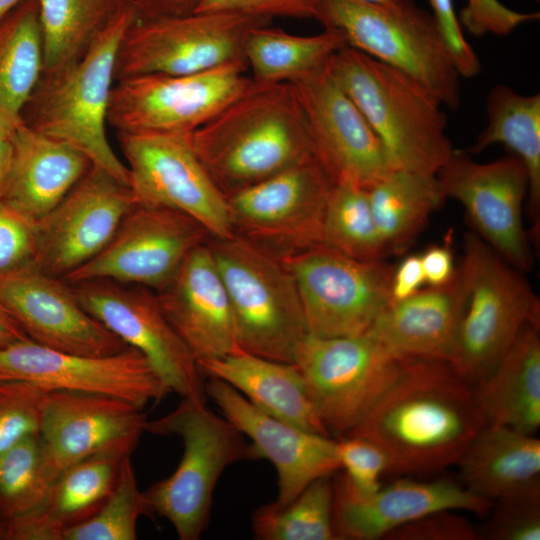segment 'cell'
<instances>
[{
	"instance_id": "15",
	"label": "cell",
	"mask_w": 540,
	"mask_h": 540,
	"mask_svg": "<svg viewBox=\"0 0 540 540\" xmlns=\"http://www.w3.org/2000/svg\"><path fill=\"white\" fill-rule=\"evenodd\" d=\"M436 176L445 197L463 206L472 231L519 271L532 268L531 239L523 224L529 178L517 156L480 163L454 149Z\"/></svg>"
},
{
	"instance_id": "50",
	"label": "cell",
	"mask_w": 540,
	"mask_h": 540,
	"mask_svg": "<svg viewBox=\"0 0 540 540\" xmlns=\"http://www.w3.org/2000/svg\"><path fill=\"white\" fill-rule=\"evenodd\" d=\"M425 284L420 254L407 255L394 267L391 280V299L400 301L408 298Z\"/></svg>"
},
{
	"instance_id": "56",
	"label": "cell",
	"mask_w": 540,
	"mask_h": 540,
	"mask_svg": "<svg viewBox=\"0 0 540 540\" xmlns=\"http://www.w3.org/2000/svg\"><path fill=\"white\" fill-rule=\"evenodd\" d=\"M5 537V522L0 520V540H4Z\"/></svg>"
},
{
	"instance_id": "24",
	"label": "cell",
	"mask_w": 540,
	"mask_h": 540,
	"mask_svg": "<svg viewBox=\"0 0 540 540\" xmlns=\"http://www.w3.org/2000/svg\"><path fill=\"white\" fill-rule=\"evenodd\" d=\"M492 503L449 479L400 476L371 493H360L340 474L334 478L332 524L337 540H378L433 512L469 511L483 516Z\"/></svg>"
},
{
	"instance_id": "41",
	"label": "cell",
	"mask_w": 540,
	"mask_h": 540,
	"mask_svg": "<svg viewBox=\"0 0 540 540\" xmlns=\"http://www.w3.org/2000/svg\"><path fill=\"white\" fill-rule=\"evenodd\" d=\"M48 393L31 382L0 380V456L25 437L39 434Z\"/></svg>"
},
{
	"instance_id": "36",
	"label": "cell",
	"mask_w": 540,
	"mask_h": 540,
	"mask_svg": "<svg viewBox=\"0 0 540 540\" xmlns=\"http://www.w3.org/2000/svg\"><path fill=\"white\" fill-rule=\"evenodd\" d=\"M42 32L43 72L83 56L94 39L128 3L126 0H37Z\"/></svg>"
},
{
	"instance_id": "22",
	"label": "cell",
	"mask_w": 540,
	"mask_h": 540,
	"mask_svg": "<svg viewBox=\"0 0 540 540\" xmlns=\"http://www.w3.org/2000/svg\"><path fill=\"white\" fill-rule=\"evenodd\" d=\"M0 303L28 339L43 347L88 356L129 347L82 307L68 282L36 263L0 275Z\"/></svg>"
},
{
	"instance_id": "28",
	"label": "cell",
	"mask_w": 540,
	"mask_h": 540,
	"mask_svg": "<svg viewBox=\"0 0 540 540\" xmlns=\"http://www.w3.org/2000/svg\"><path fill=\"white\" fill-rule=\"evenodd\" d=\"M123 457L95 455L64 469L36 508L5 522L4 540H62L66 531L87 521L104 504Z\"/></svg>"
},
{
	"instance_id": "34",
	"label": "cell",
	"mask_w": 540,
	"mask_h": 540,
	"mask_svg": "<svg viewBox=\"0 0 540 540\" xmlns=\"http://www.w3.org/2000/svg\"><path fill=\"white\" fill-rule=\"evenodd\" d=\"M344 46V37L334 29L298 36L263 25L248 34L244 56L255 82L291 83L324 65Z\"/></svg>"
},
{
	"instance_id": "14",
	"label": "cell",
	"mask_w": 540,
	"mask_h": 540,
	"mask_svg": "<svg viewBox=\"0 0 540 540\" xmlns=\"http://www.w3.org/2000/svg\"><path fill=\"white\" fill-rule=\"evenodd\" d=\"M247 65L187 74H144L115 81L107 123L117 132L191 133L251 83Z\"/></svg>"
},
{
	"instance_id": "48",
	"label": "cell",
	"mask_w": 540,
	"mask_h": 540,
	"mask_svg": "<svg viewBox=\"0 0 540 540\" xmlns=\"http://www.w3.org/2000/svg\"><path fill=\"white\" fill-rule=\"evenodd\" d=\"M433 16L444 37L460 76L471 78L481 71L480 60L465 39L452 0H429Z\"/></svg>"
},
{
	"instance_id": "6",
	"label": "cell",
	"mask_w": 540,
	"mask_h": 540,
	"mask_svg": "<svg viewBox=\"0 0 540 540\" xmlns=\"http://www.w3.org/2000/svg\"><path fill=\"white\" fill-rule=\"evenodd\" d=\"M458 266L464 308L449 361L472 386L496 366L527 324L540 326V301L524 273L474 231L464 236Z\"/></svg>"
},
{
	"instance_id": "4",
	"label": "cell",
	"mask_w": 540,
	"mask_h": 540,
	"mask_svg": "<svg viewBox=\"0 0 540 540\" xmlns=\"http://www.w3.org/2000/svg\"><path fill=\"white\" fill-rule=\"evenodd\" d=\"M137 19L126 5L94 39L81 58L42 72L20 117L29 128L84 153L92 165L129 187L127 166L113 151L106 124L120 42Z\"/></svg>"
},
{
	"instance_id": "21",
	"label": "cell",
	"mask_w": 540,
	"mask_h": 540,
	"mask_svg": "<svg viewBox=\"0 0 540 540\" xmlns=\"http://www.w3.org/2000/svg\"><path fill=\"white\" fill-rule=\"evenodd\" d=\"M136 206L128 186L91 166L65 198L36 223V264L65 278L99 254Z\"/></svg>"
},
{
	"instance_id": "42",
	"label": "cell",
	"mask_w": 540,
	"mask_h": 540,
	"mask_svg": "<svg viewBox=\"0 0 540 540\" xmlns=\"http://www.w3.org/2000/svg\"><path fill=\"white\" fill-rule=\"evenodd\" d=\"M487 514L480 539L539 540L540 487L495 500Z\"/></svg>"
},
{
	"instance_id": "37",
	"label": "cell",
	"mask_w": 540,
	"mask_h": 540,
	"mask_svg": "<svg viewBox=\"0 0 540 540\" xmlns=\"http://www.w3.org/2000/svg\"><path fill=\"white\" fill-rule=\"evenodd\" d=\"M334 475L308 485L291 503L261 505L252 516L260 540H337L332 524Z\"/></svg>"
},
{
	"instance_id": "38",
	"label": "cell",
	"mask_w": 540,
	"mask_h": 540,
	"mask_svg": "<svg viewBox=\"0 0 540 540\" xmlns=\"http://www.w3.org/2000/svg\"><path fill=\"white\" fill-rule=\"evenodd\" d=\"M321 244L358 260H385L387 254L367 189L350 182L333 185L324 214Z\"/></svg>"
},
{
	"instance_id": "16",
	"label": "cell",
	"mask_w": 540,
	"mask_h": 540,
	"mask_svg": "<svg viewBox=\"0 0 540 540\" xmlns=\"http://www.w3.org/2000/svg\"><path fill=\"white\" fill-rule=\"evenodd\" d=\"M211 238L198 221L180 211L136 205L104 249L63 279L69 284L108 279L157 292L172 281L187 256Z\"/></svg>"
},
{
	"instance_id": "11",
	"label": "cell",
	"mask_w": 540,
	"mask_h": 540,
	"mask_svg": "<svg viewBox=\"0 0 540 540\" xmlns=\"http://www.w3.org/2000/svg\"><path fill=\"white\" fill-rule=\"evenodd\" d=\"M280 259L296 282L309 335L363 334L392 301L394 266L385 260H358L322 244Z\"/></svg>"
},
{
	"instance_id": "27",
	"label": "cell",
	"mask_w": 540,
	"mask_h": 540,
	"mask_svg": "<svg viewBox=\"0 0 540 540\" xmlns=\"http://www.w3.org/2000/svg\"><path fill=\"white\" fill-rule=\"evenodd\" d=\"M91 166L75 147L21 122L0 198L37 221L65 198Z\"/></svg>"
},
{
	"instance_id": "19",
	"label": "cell",
	"mask_w": 540,
	"mask_h": 540,
	"mask_svg": "<svg viewBox=\"0 0 540 540\" xmlns=\"http://www.w3.org/2000/svg\"><path fill=\"white\" fill-rule=\"evenodd\" d=\"M291 84L313 154L334 183L369 189L393 170L378 136L326 63Z\"/></svg>"
},
{
	"instance_id": "39",
	"label": "cell",
	"mask_w": 540,
	"mask_h": 540,
	"mask_svg": "<svg viewBox=\"0 0 540 540\" xmlns=\"http://www.w3.org/2000/svg\"><path fill=\"white\" fill-rule=\"evenodd\" d=\"M50 485L39 434L27 436L0 456V516L7 522L30 512Z\"/></svg>"
},
{
	"instance_id": "53",
	"label": "cell",
	"mask_w": 540,
	"mask_h": 540,
	"mask_svg": "<svg viewBox=\"0 0 540 540\" xmlns=\"http://www.w3.org/2000/svg\"><path fill=\"white\" fill-rule=\"evenodd\" d=\"M25 339L24 331L0 303V348Z\"/></svg>"
},
{
	"instance_id": "12",
	"label": "cell",
	"mask_w": 540,
	"mask_h": 540,
	"mask_svg": "<svg viewBox=\"0 0 540 540\" xmlns=\"http://www.w3.org/2000/svg\"><path fill=\"white\" fill-rule=\"evenodd\" d=\"M335 183L311 156L227 197L234 234L282 258L320 245Z\"/></svg>"
},
{
	"instance_id": "45",
	"label": "cell",
	"mask_w": 540,
	"mask_h": 540,
	"mask_svg": "<svg viewBox=\"0 0 540 540\" xmlns=\"http://www.w3.org/2000/svg\"><path fill=\"white\" fill-rule=\"evenodd\" d=\"M458 21L474 37L487 33L509 35L517 26L538 20V12L523 13L509 9L498 0H467Z\"/></svg>"
},
{
	"instance_id": "8",
	"label": "cell",
	"mask_w": 540,
	"mask_h": 540,
	"mask_svg": "<svg viewBox=\"0 0 540 540\" xmlns=\"http://www.w3.org/2000/svg\"><path fill=\"white\" fill-rule=\"evenodd\" d=\"M316 20L346 46L407 74L443 106H460V74L432 13L413 0L388 7L361 0H320Z\"/></svg>"
},
{
	"instance_id": "23",
	"label": "cell",
	"mask_w": 540,
	"mask_h": 540,
	"mask_svg": "<svg viewBox=\"0 0 540 540\" xmlns=\"http://www.w3.org/2000/svg\"><path fill=\"white\" fill-rule=\"evenodd\" d=\"M206 397L247 439L254 459L270 461L277 474V507L291 503L313 481L340 471L336 439L281 421L249 402L228 383L208 378Z\"/></svg>"
},
{
	"instance_id": "31",
	"label": "cell",
	"mask_w": 540,
	"mask_h": 540,
	"mask_svg": "<svg viewBox=\"0 0 540 540\" xmlns=\"http://www.w3.org/2000/svg\"><path fill=\"white\" fill-rule=\"evenodd\" d=\"M457 465L463 486L494 502L540 487V440L536 435L485 424Z\"/></svg>"
},
{
	"instance_id": "26",
	"label": "cell",
	"mask_w": 540,
	"mask_h": 540,
	"mask_svg": "<svg viewBox=\"0 0 540 540\" xmlns=\"http://www.w3.org/2000/svg\"><path fill=\"white\" fill-rule=\"evenodd\" d=\"M463 308L464 289L457 267L450 282L391 301L366 332L397 357L449 363Z\"/></svg>"
},
{
	"instance_id": "17",
	"label": "cell",
	"mask_w": 540,
	"mask_h": 540,
	"mask_svg": "<svg viewBox=\"0 0 540 540\" xmlns=\"http://www.w3.org/2000/svg\"><path fill=\"white\" fill-rule=\"evenodd\" d=\"M70 285L82 307L142 353L171 392L206 401L196 359L166 318L155 291L108 279Z\"/></svg>"
},
{
	"instance_id": "57",
	"label": "cell",
	"mask_w": 540,
	"mask_h": 540,
	"mask_svg": "<svg viewBox=\"0 0 540 540\" xmlns=\"http://www.w3.org/2000/svg\"><path fill=\"white\" fill-rule=\"evenodd\" d=\"M538 1V0H537Z\"/></svg>"
},
{
	"instance_id": "40",
	"label": "cell",
	"mask_w": 540,
	"mask_h": 540,
	"mask_svg": "<svg viewBox=\"0 0 540 540\" xmlns=\"http://www.w3.org/2000/svg\"><path fill=\"white\" fill-rule=\"evenodd\" d=\"M148 516L130 455L121 459L116 483L101 508L66 531L62 540H135L138 518Z\"/></svg>"
},
{
	"instance_id": "52",
	"label": "cell",
	"mask_w": 540,
	"mask_h": 540,
	"mask_svg": "<svg viewBox=\"0 0 540 540\" xmlns=\"http://www.w3.org/2000/svg\"><path fill=\"white\" fill-rule=\"evenodd\" d=\"M21 122L20 117L0 110V197L12 161L16 130Z\"/></svg>"
},
{
	"instance_id": "2",
	"label": "cell",
	"mask_w": 540,
	"mask_h": 540,
	"mask_svg": "<svg viewBox=\"0 0 540 540\" xmlns=\"http://www.w3.org/2000/svg\"><path fill=\"white\" fill-rule=\"evenodd\" d=\"M188 137L225 196L314 156L302 108L288 82L264 84L252 79Z\"/></svg>"
},
{
	"instance_id": "35",
	"label": "cell",
	"mask_w": 540,
	"mask_h": 540,
	"mask_svg": "<svg viewBox=\"0 0 540 540\" xmlns=\"http://www.w3.org/2000/svg\"><path fill=\"white\" fill-rule=\"evenodd\" d=\"M43 68L38 1L23 0L0 21V110L20 117Z\"/></svg>"
},
{
	"instance_id": "18",
	"label": "cell",
	"mask_w": 540,
	"mask_h": 540,
	"mask_svg": "<svg viewBox=\"0 0 540 540\" xmlns=\"http://www.w3.org/2000/svg\"><path fill=\"white\" fill-rule=\"evenodd\" d=\"M0 380H21L48 391L95 393L141 408L159 402L169 388L138 350L88 356L61 352L25 339L0 348Z\"/></svg>"
},
{
	"instance_id": "29",
	"label": "cell",
	"mask_w": 540,
	"mask_h": 540,
	"mask_svg": "<svg viewBox=\"0 0 540 540\" xmlns=\"http://www.w3.org/2000/svg\"><path fill=\"white\" fill-rule=\"evenodd\" d=\"M197 365L202 376L228 383L265 413L300 429L330 436L294 363L239 351L200 360Z\"/></svg>"
},
{
	"instance_id": "49",
	"label": "cell",
	"mask_w": 540,
	"mask_h": 540,
	"mask_svg": "<svg viewBox=\"0 0 540 540\" xmlns=\"http://www.w3.org/2000/svg\"><path fill=\"white\" fill-rule=\"evenodd\" d=\"M425 284L441 286L450 282L456 274L450 245H432L420 254Z\"/></svg>"
},
{
	"instance_id": "13",
	"label": "cell",
	"mask_w": 540,
	"mask_h": 540,
	"mask_svg": "<svg viewBox=\"0 0 540 540\" xmlns=\"http://www.w3.org/2000/svg\"><path fill=\"white\" fill-rule=\"evenodd\" d=\"M188 134L117 132L136 205L180 211L212 238L234 235L227 197L195 154Z\"/></svg>"
},
{
	"instance_id": "20",
	"label": "cell",
	"mask_w": 540,
	"mask_h": 540,
	"mask_svg": "<svg viewBox=\"0 0 540 540\" xmlns=\"http://www.w3.org/2000/svg\"><path fill=\"white\" fill-rule=\"evenodd\" d=\"M143 408L112 396L53 390L39 432L45 475L52 483L91 456L131 455L147 423Z\"/></svg>"
},
{
	"instance_id": "5",
	"label": "cell",
	"mask_w": 540,
	"mask_h": 540,
	"mask_svg": "<svg viewBox=\"0 0 540 540\" xmlns=\"http://www.w3.org/2000/svg\"><path fill=\"white\" fill-rule=\"evenodd\" d=\"M145 431L175 435L183 443L176 470L143 491L148 516L168 520L180 540H197L208 526L219 478L230 465L254 459L251 445L206 401L189 398H182L168 414L147 421Z\"/></svg>"
},
{
	"instance_id": "25",
	"label": "cell",
	"mask_w": 540,
	"mask_h": 540,
	"mask_svg": "<svg viewBox=\"0 0 540 540\" xmlns=\"http://www.w3.org/2000/svg\"><path fill=\"white\" fill-rule=\"evenodd\" d=\"M208 242L195 248L172 281L155 292L196 362L242 351L228 293Z\"/></svg>"
},
{
	"instance_id": "54",
	"label": "cell",
	"mask_w": 540,
	"mask_h": 540,
	"mask_svg": "<svg viewBox=\"0 0 540 540\" xmlns=\"http://www.w3.org/2000/svg\"><path fill=\"white\" fill-rule=\"evenodd\" d=\"M23 0H0V21Z\"/></svg>"
},
{
	"instance_id": "7",
	"label": "cell",
	"mask_w": 540,
	"mask_h": 540,
	"mask_svg": "<svg viewBox=\"0 0 540 540\" xmlns=\"http://www.w3.org/2000/svg\"><path fill=\"white\" fill-rule=\"evenodd\" d=\"M231 303L242 351L294 363L308 335L296 282L283 261L236 234L208 242Z\"/></svg>"
},
{
	"instance_id": "44",
	"label": "cell",
	"mask_w": 540,
	"mask_h": 540,
	"mask_svg": "<svg viewBox=\"0 0 540 540\" xmlns=\"http://www.w3.org/2000/svg\"><path fill=\"white\" fill-rule=\"evenodd\" d=\"M36 263V223L0 198V275Z\"/></svg>"
},
{
	"instance_id": "3",
	"label": "cell",
	"mask_w": 540,
	"mask_h": 540,
	"mask_svg": "<svg viewBox=\"0 0 540 540\" xmlns=\"http://www.w3.org/2000/svg\"><path fill=\"white\" fill-rule=\"evenodd\" d=\"M327 69L378 136L393 169L436 175L454 148L441 102L407 74L344 46Z\"/></svg>"
},
{
	"instance_id": "46",
	"label": "cell",
	"mask_w": 540,
	"mask_h": 540,
	"mask_svg": "<svg viewBox=\"0 0 540 540\" xmlns=\"http://www.w3.org/2000/svg\"><path fill=\"white\" fill-rule=\"evenodd\" d=\"M455 510H441L427 514L393 531L385 539L391 540H476L479 530Z\"/></svg>"
},
{
	"instance_id": "30",
	"label": "cell",
	"mask_w": 540,
	"mask_h": 540,
	"mask_svg": "<svg viewBox=\"0 0 540 540\" xmlns=\"http://www.w3.org/2000/svg\"><path fill=\"white\" fill-rule=\"evenodd\" d=\"M474 387L486 424L536 435L540 427V326L525 325Z\"/></svg>"
},
{
	"instance_id": "32",
	"label": "cell",
	"mask_w": 540,
	"mask_h": 540,
	"mask_svg": "<svg viewBox=\"0 0 540 540\" xmlns=\"http://www.w3.org/2000/svg\"><path fill=\"white\" fill-rule=\"evenodd\" d=\"M486 113V127L466 151L478 154L491 145L502 144L524 163L529 178V236L535 243L540 226V94L522 95L507 85H495L486 98Z\"/></svg>"
},
{
	"instance_id": "33",
	"label": "cell",
	"mask_w": 540,
	"mask_h": 540,
	"mask_svg": "<svg viewBox=\"0 0 540 540\" xmlns=\"http://www.w3.org/2000/svg\"><path fill=\"white\" fill-rule=\"evenodd\" d=\"M367 191L387 256L405 252L446 199L436 175L401 169L391 170Z\"/></svg>"
},
{
	"instance_id": "1",
	"label": "cell",
	"mask_w": 540,
	"mask_h": 540,
	"mask_svg": "<svg viewBox=\"0 0 540 540\" xmlns=\"http://www.w3.org/2000/svg\"><path fill=\"white\" fill-rule=\"evenodd\" d=\"M485 424L474 387L448 362L407 359L349 435L376 443L388 474L426 476L457 465Z\"/></svg>"
},
{
	"instance_id": "9",
	"label": "cell",
	"mask_w": 540,
	"mask_h": 540,
	"mask_svg": "<svg viewBox=\"0 0 540 540\" xmlns=\"http://www.w3.org/2000/svg\"><path fill=\"white\" fill-rule=\"evenodd\" d=\"M270 22L267 17L226 11L136 19L120 42L115 81L144 74H194L232 63L247 65L248 34Z\"/></svg>"
},
{
	"instance_id": "47",
	"label": "cell",
	"mask_w": 540,
	"mask_h": 540,
	"mask_svg": "<svg viewBox=\"0 0 540 540\" xmlns=\"http://www.w3.org/2000/svg\"><path fill=\"white\" fill-rule=\"evenodd\" d=\"M320 0H203L195 12L226 11L252 16L316 19Z\"/></svg>"
},
{
	"instance_id": "51",
	"label": "cell",
	"mask_w": 540,
	"mask_h": 540,
	"mask_svg": "<svg viewBox=\"0 0 540 540\" xmlns=\"http://www.w3.org/2000/svg\"><path fill=\"white\" fill-rule=\"evenodd\" d=\"M203 0H126L137 14V19L182 16L196 11Z\"/></svg>"
},
{
	"instance_id": "10",
	"label": "cell",
	"mask_w": 540,
	"mask_h": 540,
	"mask_svg": "<svg viewBox=\"0 0 540 540\" xmlns=\"http://www.w3.org/2000/svg\"><path fill=\"white\" fill-rule=\"evenodd\" d=\"M406 360L367 332L345 337L308 334L296 350L294 364L304 377L320 421L338 439L360 424Z\"/></svg>"
},
{
	"instance_id": "55",
	"label": "cell",
	"mask_w": 540,
	"mask_h": 540,
	"mask_svg": "<svg viewBox=\"0 0 540 540\" xmlns=\"http://www.w3.org/2000/svg\"><path fill=\"white\" fill-rule=\"evenodd\" d=\"M368 3L378 4L388 7H396L406 3L409 0H361Z\"/></svg>"
},
{
	"instance_id": "43",
	"label": "cell",
	"mask_w": 540,
	"mask_h": 540,
	"mask_svg": "<svg viewBox=\"0 0 540 540\" xmlns=\"http://www.w3.org/2000/svg\"><path fill=\"white\" fill-rule=\"evenodd\" d=\"M340 470L347 482L360 493H371L388 474L389 462L384 451L373 441L357 435L336 439Z\"/></svg>"
}]
</instances>
